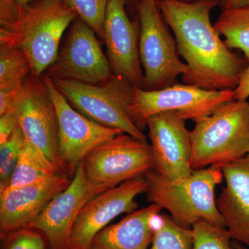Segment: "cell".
I'll use <instances>...</instances> for the list:
<instances>
[{
  "label": "cell",
  "instance_id": "1",
  "mask_svg": "<svg viewBox=\"0 0 249 249\" xmlns=\"http://www.w3.org/2000/svg\"><path fill=\"white\" fill-rule=\"evenodd\" d=\"M156 1L186 62L183 83L210 91L235 89L247 65L226 45L211 22L217 0Z\"/></svg>",
  "mask_w": 249,
  "mask_h": 249
},
{
  "label": "cell",
  "instance_id": "2",
  "mask_svg": "<svg viewBox=\"0 0 249 249\" xmlns=\"http://www.w3.org/2000/svg\"><path fill=\"white\" fill-rule=\"evenodd\" d=\"M76 18L66 0L26 5L0 0V45L22 51L31 74L41 77L56 59L62 36Z\"/></svg>",
  "mask_w": 249,
  "mask_h": 249
},
{
  "label": "cell",
  "instance_id": "3",
  "mask_svg": "<svg viewBox=\"0 0 249 249\" xmlns=\"http://www.w3.org/2000/svg\"><path fill=\"white\" fill-rule=\"evenodd\" d=\"M144 178L147 201L166 209L178 225L191 229L195 223L204 220L227 228L214 195L216 186L224 178L221 168L212 166L194 170L189 178L177 181H168L152 169Z\"/></svg>",
  "mask_w": 249,
  "mask_h": 249
},
{
  "label": "cell",
  "instance_id": "4",
  "mask_svg": "<svg viewBox=\"0 0 249 249\" xmlns=\"http://www.w3.org/2000/svg\"><path fill=\"white\" fill-rule=\"evenodd\" d=\"M191 131L193 170L223 167L249 153V103H224L194 121Z\"/></svg>",
  "mask_w": 249,
  "mask_h": 249
},
{
  "label": "cell",
  "instance_id": "5",
  "mask_svg": "<svg viewBox=\"0 0 249 249\" xmlns=\"http://www.w3.org/2000/svg\"><path fill=\"white\" fill-rule=\"evenodd\" d=\"M51 79L69 103L83 115L106 127L147 141L146 136L137 127L131 113L134 86L128 82L114 74L99 84Z\"/></svg>",
  "mask_w": 249,
  "mask_h": 249
},
{
  "label": "cell",
  "instance_id": "6",
  "mask_svg": "<svg viewBox=\"0 0 249 249\" xmlns=\"http://www.w3.org/2000/svg\"><path fill=\"white\" fill-rule=\"evenodd\" d=\"M140 22L139 55L143 68L145 89H164L178 83L188 70L179 58L178 45L156 0L137 4Z\"/></svg>",
  "mask_w": 249,
  "mask_h": 249
},
{
  "label": "cell",
  "instance_id": "7",
  "mask_svg": "<svg viewBox=\"0 0 249 249\" xmlns=\"http://www.w3.org/2000/svg\"><path fill=\"white\" fill-rule=\"evenodd\" d=\"M83 166L85 178L99 195L151 170V145L147 141L119 134L91 150Z\"/></svg>",
  "mask_w": 249,
  "mask_h": 249
},
{
  "label": "cell",
  "instance_id": "8",
  "mask_svg": "<svg viewBox=\"0 0 249 249\" xmlns=\"http://www.w3.org/2000/svg\"><path fill=\"white\" fill-rule=\"evenodd\" d=\"M43 77L56 111L60 167L72 178L78 165L91 150L124 132L98 124L82 114L58 91L47 73Z\"/></svg>",
  "mask_w": 249,
  "mask_h": 249
},
{
  "label": "cell",
  "instance_id": "9",
  "mask_svg": "<svg viewBox=\"0 0 249 249\" xmlns=\"http://www.w3.org/2000/svg\"><path fill=\"white\" fill-rule=\"evenodd\" d=\"M233 100V90L210 91L178 83L159 90L134 87L131 113L137 127L143 131L147 119L154 114L176 111L186 120L195 121Z\"/></svg>",
  "mask_w": 249,
  "mask_h": 249
},
{
  "label": "cell",
  "instance_id": "10",
  "mask_svg": "<svg viewBox=\"0 0 249 249\" xmlns=\"http://www.w3.org/2000/svg\"><path fill=\"white\" fill-rule=\"evenodd\" d=\"M15 108L19 127L26 139L63 173L58 157L56 111L43 75L36 77L30 73L27 76L18 93Z\"/></svg>",
  "mask_w": 249,
  "mask_h": 249
},
{
  "label": "cell",
  "instance_id": "11",
  "mask_svg": "<svg viewBox=\"0 0 249 249\" xmlns=\"http://www.w3.org/2000/svg\"><path fill=\"white\" fill-rule=\"evenodd\" d=\"M186 121L176 111L158 113L147 119L152 170L170 181L184 179L194 172L191 167V131L186 128Z\"/></svg>",
  "mask_w": 249,
  "mask_h": 249
},
{
  "label": "cell",
  "instance_id": "12",
  "mask_svg": "<svg viewBox=\"0 0 249 249\" xmlns=\"http://www.w3.org/2000/svg\"><path fill=\"white\" fill-rule=\"evenodd\" d=\"M45 73L51 78L89 84L103 83L113 75L96 33L79 18L73 21L65 45Z\"/></svg>",
  "mask_w": 249,
  "mask_h": 249
},
{
  "label": "cell",
  "instance_id": "13",
  "mask_svg": "<svg viewBox=\"0 0 249 249\" xmlns=\"http://www.w3.org/2000/svg\"><path fill=\"white\" fill-rule=\"evenodd\" d=\"M144 176L138 177L93 196L80 210L70 238V249H86L93 237L114 218L138 208L135 198L145 193Z\"/></svg>",
  "mask_w": 249,
  "mask_h": 249
},
{
  "label": "cell",
  "instance_id": "14",
  "mask_svg": "<svg viewBox=\"0 0 249 249\" xmlns=\"http://www.w3.org/2000/svg\"><path fill=\"white\" fill-rule=\"evenodd\" d=\"M125 0H109L103 24L108 58L114 76L145 89L139 55V31L124 8Z\"/></svg>",
  "mask_w": 249,
  "mask_h": 249
},
{
  "label": "cell",
  "instance_id": "15",
  "mask_svg": "<svg viewBox=\"0 0 249 249\" xmlns=\"http://www.w3.org/2000/svg\"><path fill=\"white\" fill-rule=\"evenodd\" d=\"M96 196L85 178L82 161L68 187L54 196L40 214L26 227L42 232L49 249H70L77 216L86 203Z\"/></svg>",
  "mask_w": 249,
  "mask_h": 249
},
{
  "label": "cell",
  "instance_id": "16",
  "mask_svg": "<svg viewBox=\"0 0 249 249\" xmlns=\"http://www.w3.org/2000/svg\"><path fill=\"white\" fill-rule=\"evenodd\" d=\"M71 179L65 173H58L38 182L0 192V239L33 222Z\"/></svg>",
  "mask_w": 249,
  "mask_h": 249
},
{
  "label": "cell",
  "instance_id": "17",
  "mask_svg": "<svg viewBox=\"0 0 249 249\" xmlns=\"http://www.w3.org/2000/svg\"><path fill=\"white\" fill-rule=\"evenodd\" d=\"M226 180L217 209L232 239L249 247V153L223 167Z\"/></svg>",
  "mask_w": 249,
  "mask_h": 249
},
{
  "label": "cell",
  "instance_id": "18",
  "mask_svg": "<svg viewBox=\"0 0 249 249\" xmlns=\"http://www.w3.org/2000/svg\"><path fill=\"white\" fill-rule=\"evenodd\" d=\"M162 208L152 204L98 232L86 249H148Z\"/></svg>",
  "mask_w": 249,
  "mask_h": 249
},
{
  "label": "cell",
  "instance_id": "19",
  "mask_svg": "<svg viewBox=\"0 0 249 249\" xmlns=\"http://www.w3.org/2000/svg\"><path fill=\"white\" fill-rule=\"evenodd\" d=\"M58 173H63L55 168L26 139L20 157L6 188H18L38 182Z\"/></svg>",
  "mask_w": 249,
  "mask_h": 249
},
{
  "label": "cell",
  "instance_id": "20",
  "mask_svg": "<svg viewBox=\"0 0 249 249\" xmlns=\"http://www.w3.org/2000/svg\"><path fill=\"white\" fill-rule=\"evenodd\" d=\"M214 27L219 35L225 37L226 45L231 50L243 52L249 62V4L222 11Z\"/></svg>",
  "mask_w": 249,
  "mask_h": 249
},
{
  "label": "cell",
  "instance_id": "21",
  "mask_svg": "<svg viewBox=\"0 0 249 249\" xmlns=\"http://www.w3.org/2000/svg\"><path fill=\"white\" fill-rule=\"evenodd\" d=\"M31 71L30 63L22 51L0 45V90L22 88Z\"/></svg>",
  "mask_w": 249,
  "mask_h": 249
},
{
  "label": "cell",
  "instance_id": "22",
  "mask_svg": "<svg viewBox=\"0 0 249 249\" xmlns=\"http://www.w3.org/2000/svg\"><path fill=\"white\" fill-rule=\"evenodd\" d=\"M191 229L177 224L168 214H160L149 249H193Z\"/></svg>",
  "mask_w": 249,
  "mask_h": 249
},
{
  "label": "cell",
  "instance_id": "23",
  "mask_svg": "<svg viewBox=\"0 0 249 249\" xmlns=\"http://www.w3.org/2000/svg\"><path fill=\"white\" fill-rule=\"evenodd\" d=\"M25 142L22 129L18 126L7 140L0 143V192L9 186Z\"/></svg>",
  "mask_w": 249,
  "mask_h": 249
},
{
  "label": "cell",
  "instance_id": "24",
  "mask_svg": "<svg viewBox=\"0 0 249 249\" xmlns=\"http://www.w3.org/2000/svg\"><path fill=\"white\" fill-rule=\"evenodd\" d=\"M193 249H233L232 237L227 228H222L199 220L191 228Z\"/></svg>",
  "mask_w": 249,
  "mask_h": 249
},
{
  "label": "cell",
  "instance_id": "25",
  "mask_svg": "<svg viewBox=\"0 0 249 249\" xmlns=\"http://www.w3.org/2000/svg\"><path fill=\"white\" fill-rule=\"evenodd\" d=\"M77 16L96 34L103 35V24L109 0H66Z\"/></svg>",
  "mask_w": 249,
  "mask_h": 249
},
{
  "label": "cell",
  "instance_id": "26",
  "mask_svg": "<svg viewBox=\"0 0 249 249\" xmlns=\"http://www.w3.org/2000/svg\"><path fill=\"white\" fill-rule=\"evenodd\" d=\"M1 240V249H50L45 235L30 227L19 228Z\"/></svg>",
  "mask_w": 249,
  "mask_h": 249
},
{
  "label": "cell",
  "instance_id": "27",
  "mask_svg": "<svg viewBox=\"0 0 249 249\" xmlns=\"http://www.w3.org/2000/svg\"><path fill=\"white\" fill-rule=\"evenodd\" d=\"M18 126L19 124L14 103L9 110L0 115V143L7 140Z\"/></svg>",
  "mask_w": 249,
  "mask_h": 249
},
{
  "label": "cell",
  "instance_id": "28",
  "mask_svg": "<svg viewBox=\"0 0 249 249\" xmlns=\"http://www.w3.org/2000/svg\"><path fill=\"white\" fill-rule=\"evenodd\" d=\"M233 93L234 100L237 101H247L249 98V62L242 71Z\"/></svg>",
  "mask_w": 249,
  "mask_h": 249
},
{
  "label": "cell",
  "instance_id": "29",
  "mask_svg": "<svg viewBox=\"0 0 249 249\" xmlns=\"http://www.w3.org/2000/svg\"><path fill=\"white\" fill-rule=\"evenodd\" d=\"M21 88L13 90H0V115L4 114L14 106Z\"/></svg>",
  "mask_w": 249,
  "mask_h": 249
},
{
  "label": "cell",
  "instance_id": "30",
  "mask_svg": "<svg viewBox=\"0 0 249 249\" xmlns=\"http://www.w3.org/2000/svg\"><path fill=\"white\" fill-rule=\"evenodd\" d=\"M222 11L242 7L249 4V0H217Z\"/></svg>",
  "mask_w": 249,
  "mask_h": 249
},
{
  "label": "cell",
  "instance_id": "31",
  "mask_svg": "<svg viewBox=\"0 0 249 249\" xmlns=\"http://www.w3.org/2000/svg\"><path fill=\"white\" fill-rule=\"evenodd\" d=\"M232 246L233 249H249V247H246V246L235 240L232 242Z\"/></svg>",
  "mask_w": 249,
  "mask_h": 249
},
{
  "label": "cell",
  "instance_id": "32",
  "mask_svg": "<svg viewBox=\"0 0 249 249\" xmlns=\"http://www.w3.org/2000/svg\"><path fill=\"white\" fill-rule=\"evenodd\" d=\"M14 1L19 5H26L34 2V1H38V0H14Z\"/></svg>",
  "mask_w": 249,
  "mask_h": 249
},
{
  "label": "cell",
  "instance_id": "33",
  "mask_svg": "<svg viewBox=\"0 0 249 249\" xmlns=\"http://www.w3.org/2000/svg\"><path fill=\"white\" fill-rule=\"evenodd\" d=\"M178 1L185 3H194L196 2V1H204V0H178Z\"/></svg>",
  "mask_w": 249,
  "mask_h": 249
},
{
  "label": "cell",
  "instance_id": "34",
  "mask_svg": "<svg viewBox=\"0 0 249 249\" xmlns=\"http://www.w3.org/2000/svg\"><path fill=\"white\" fill-rule=\"evenodd\" d=\"M131 1H134V2L137 3V4H138L139 1H141V0H131Z\"/></svg>",
  "mask_w": 249,
  "mask_h": 249
}]
</instances>
